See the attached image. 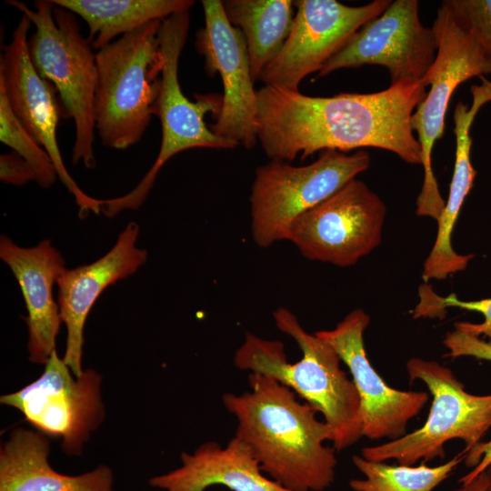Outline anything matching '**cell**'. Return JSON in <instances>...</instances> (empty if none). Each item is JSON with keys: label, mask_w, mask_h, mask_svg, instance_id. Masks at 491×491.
<instances>
[{"label": "cell", "mask_w": 491, "mask_h": 491, "mask_svg": "<svg viewBox=\"0 0 491 491\" xmlns=\"http://www.w3.org/2000/svg\"><path fill=\"white\" fill-rule=\"evenodd\" d=\"M189 11L162 20L159 31L162 68L153 115L162 129L160 149L150 169L129 193L101 201V212L113 217L124 210H135L146 199L161 168L175 155L192 148L234 149L236 146L215 135L205 123L206 113H219L218 95H195V102L183 93L178 80V64L186 42Z\"/></svg>", "instance_id": "6"}, {"label": "cell", "mask_w": 491, "mask_h": 491, "mask_svg": "<svg viewBox=\"0 0 491 491\" xmlns=\"http://www.w3.org/2000/svg\"><path fill=\"white\" fill-rule=\"evenodd\" d=\"M443 344L448 350L445 356L451 358L471 356L491 362V341L487 342L455 328L446 333Z\"/></svg>", "instance_id": "28"}, {"label": "cell", "mask_w": 491, "mask_h": 491, "mask_svg": "<svg viewBox=\"0 0 491 491\" xmlns=\"http://www.w3.org/2000/svg\"><path fill=\"white\" fill-rule=\"evenodd\" d=\"M161 23L142 25L95 54L94 115L104 146L125 150L135 145L152 120L162 68Z\"/></svg>", "instance_id": "5"}, {"label": "cell", "mask_w": 491, "mask_h": 491, "mask_svg": "<svg viewBox=\"0 0 491 491\" xmlns=\"http://www.w3.org/2000/svg\"><path fill=\"white\" fill-rule=\"evenodd\" d=\"M50 443L38 430L13 429L0 449V491H114L112 470L101 465L78 476L52 468Z\"/></svg>", "instance_id": "21"}, {"label": "cell", "mask_w": 491, "mask_h": 491, "mask_svg": "<svg viewBox=\"0 0 491 491\" xmlns=\"http://www.w3.org/2000/svg\"><path fill=\"white\" fill-rule=\"evenodd\" d=\"M437 39L436 59L421 82L430 85L414 111L410 124L421 146L424 181L416 198V213L437 220L445 207L432 168V150L444 135L445 119L452 95L459 85L491 74V60L476 38L462 28L443 3L432 25Z\"/></svg>", "instance_id": "9"}, {"label": "cell", "mask_w": 491, "mask_h": 491, "mask_svg": "<svg viewBox=\"0 0 491 491\" xmlns=\"http://www.w3.org/2000/svg\"><path fill=\"white\" fill-rule=\"evenodd\" d=\"M249 389L225 393V408L235 418V436L262 471L290 491H324L336 479L337 459L332 432L317 410L298 400L274 378L248 374Z\"/></svg>", "instance_id": "2"}, {"label": "cell", "mask_w": 491, "mask_h": 491, "mask_svg": "<svg viewBox=\"0 0 491 491\" xmlns=\"http://www.w3.org/2000/svg\"><path fill=\"white\" fill-rule=\"evenodd\" d=\"M370 316L361 308L349 312L333 329L316 335L337 352L348 367L361 405L363 436L389 441L406 434L409 421L428 400L422 391H402L389 386L367 358L364 333Z\"/></svg>", "instance_id": "16"}, {"label": "cell", "mask_w": 491, "mask_h": 491, "mask_svg": "<svg viewBox=\"0 0 491 491\" xmlns=\"http://www.w3.org/2000/svg\"><path fill=\"white\" fill-rule=\"evenodd\" d=\"M180 457V466L150 478L149 484L164 491H205L213 486L232 491H290L268 477L249 447L235 436L225 446L205 442Z\"/></svg>", "instance_id": "20"}, {"label": "cell", "mask_w": 491, "mask_h": 491, "mask_svg": "<svg viewBox=\"0 0 491 491\" xmlns=\"http://www.w3.org/2000/svg\"><path fill=\"white\" fill-rule=\"evenodd\" d=\"M87 25L88 40L100 50L117 36L156 20L189 11L193 0H52Z\"/></svg>", "instance_id": "22"}, {"label": "cell", "mask_w": 491, "mask_h": 491, "mask_svg": "<svg viewBox=\"0 0 491 491\" xmlns=\"http://www.w3.org/2000/svg\"><path fill=\"white\" fill-rule=\"evenodd\" d=\"M437 39L433 27L419 18L417 0L392 1L378 16L364 25L347 45L318 72L326 76L336 70L366 65L385 66L391 84L420 81L433 65Z\"/></svg>", "instance_id": "13"}, {"label": "cell", "mask_w": 491, "mask_h": 491, "mask_svg": "<svg viewBox=\"0 0 491 491\" xmlns=\"http://www.w3.org/2000/svg\"><path fill=\"white\" fill-rule=\"evenodd\" d=\"M32 25L22 15L10 43L0 55V85L9 105L30 135L50 155L58 178L75 197L82 217L89 212H101V200L86 195L67 171L59 150L56 129L62 118V106L54 85L34 67L28 51V33Z\"/></svg>", "instance_id": "15"}, {"label": "cell", "mask_w": 491, "mask_h": 491, "mask_svg": "<svg viewBox=\"0 0 491 491\" xmlns=\"http://www.w3.org/2000/svg\"><path fill=\"white\" fill-rule=\"evenodd\" d=\"M406 368L410 381H422L432 396L426 422L400 438L362 448L361 456L414 466L444 458L445 445L450 440H462L465 453L482 442L491 428V394L468 393L451 369L436 361L413 357Z\"/></svg>", "instance_id": "7"}, {"label": "cell", "mask_w": 491, "mask_h": 491, "mask_svg": "<svg viewBox=\"0 0 491 491\" xmlns=\"http://www.w3.org/2000/svg\"><path fill=\"white\" fill-rule=\"evenodd\" d=\"M370 162L369 153L363 149L352 155L326 150L306 165L270 160L257 167L249 197L255 243L268 247L288 240L300 215L356 178Z\"/></svg>", "instance_id": "8"}, {"label": "cell", "mask_w": 491, "mask_h": 491, "mask_svg": "<svg viewBox=\"0 0 491 491\" xmlns=\"http://www.w3.org/2000/svg\"><path fill=\"white\" fill-rule=\"evenodd\" d=\"M229 23L243 34L254 82L281 51L293 25L294 1H222Z\"/></svg>", "instance_id": "23"}, {"label": "cell", "mask_w": 491, "mask_h": 491, "mask_svg": "<svg viewBox=\"0 0 491 491\" xmlns=\"http://www.w3.org/2000/svg\"><path fill=\"white\" fill-rule=\"evenodd\" d=\"M0 257L16 278L25 303L29 361L45 365L55 350L62 323L53 287L65 269V260L49 239L22 247L5 235L0 238Z\"/></svg>", "instance_id": "18"}, {"label": "cell", "mask_w": 491, "mask_h": 491, "mask_svg": "<svg viewBox=\"0 0 491 491\" xmlns=\"http://www.w3.org/2000/svg\"><path fill=\"white\" fill-rule=\"evenodd\" d=\"M465 456L462 451L441 465L428 466L424 463L390 465L355 455L353 465L364 477L353 478L348 484L353 491H433L453 474Z\"/></svg>", "instance_id": "24"}, {"label": "cell", "mask_w": 491, "mask_h": 491, "mask_svg": "<svg viewBox=\"0 0 491 491\" xmlns=\"http://www.w3.org/2000/svg\"><path fill=\"white\" fill-rule=\"evenodd\" d=\"M5 3L28 17L35 28L28 37L29 56L36 72L55 87L62 118L74 121L73 164L82 162L94 168L97 68L90 41L82 35L75 15L52 0H37L33 9L16 0Z\"/></svg>", "instance_id": "4"}, {"label": "cell", "mask_w": 491, "mask_h": 491, "mask_svg": "<svg viewBox=\"0 0 491 491\" xmlns=\"http://www.w3.org/2000/svg\"><path fill=\"white\" fill-rule=\"evenodd\" d=\"M465 464L471 470L459 480V484H466L485 472L491 465V439L481 442L466 453Z\"/></svg>", "instance_id": "30"}, {"label": "cell", "mask_w": 491, "mask_h": 491, "mask_svg": "<svg viewBox=\"0 0 491 491\" xmlns=\"http://www.w3.org/2000/svg\"><path fill=\"white\" fill-rule=\"evenodd\" d=\"M205 25L196 33L195 47L211 76L220 75L224 95L210 130L234 145L251 149L257 142V90L250 69L246 39L227 20L222 1L202 0Z\"/></svg>", "instance_id": "14"}, {"label": "cell", "mask_w": 491, "mask_h": 491, "mask_svg": "<svg viewBox=\"0 0 491 491\" xmlns=\"http://www.w3.org/2000/svg\"><path fill=\"white\" fill-rule=\"evenodd\" d=\"M138 235V224L130 222L105 256L89 265L65 268L57 280L60 317L66 327L63 360L75 376L84 372V329L94 304L107 286L135 274L146 261V250L136 246Z\"/></svg>", "instance_id": "17"}, {"label": "cell", "mask_w": 491, "mask_h": 491, "mask_svg": "<svg viewBox=\"0 0 491 491\" xmlns=\"http://www.w3.org/2000/svg\"><path fill=\"white\" fill-rule=\"evenodd\" d=\"M391 0L349 6L336 0L294 1L296 12L290 33L259 80L265 85L298 90L309 74L323 65L367 22L381 15Z\"/></svg>", "instance_id": "12"}, {"label": "cell", "mask_w": 491, "mask_h": 491, "mask_svg": "<svg viewBox=\"0 0 491 491\" xmlns=\"http://www.w3.org/2000/svg\"><path fill=\"white\" fill-rule=\"evenodd\" d=\"M426 88L421 80H406L379 92L322 97L264 85L257 90V140L271 160L374 147L422 165L410 120Z\"/></svg>", "instance_id": "1"}, {"label": "cell", "mask_w": 491, "mask_h": 491, "mask_svg": "<svg viewBox=\"0 0 491 491\" xmlns=\"http://www.w3.org/2000/svg\"><path fill=\"white\" fill-rule=\"evenodd\" d=\"M276 327L298 345L302 357L290 362L279 340L246 333L236 349L234 365L242 371L268 376L291 389L321 414L332 432V445L341 452L363 436L360 398L356 387L341 368L331 345L308 333L289 309L273 312Z\"/></svg>", "instance_id": "3"}, {"label": "cell", "mask_w": 491, "mask_h": 491, "mask_svg": "<svg viewBox=\"0 0 491 491\" xmlns=\"http://www.w3.org/2000/svg\"><path fill=\"white\" fill-rule=\"evenodd\" d=\"M0 140L28 163L35 174V182L41 187L49 188L53 185L58 175L50 155L15 115L2 85H0Z\"/></svg>", "instance_id": "25"}, {"label": "cell", "mask_w": 491, "mask_h": 491, "mask_svg": "<svg viewBox=\"0 0 491 491\" xmlns=\"http://www.w3.org/2000/svg\"><path fill=\"white\" fill-rule=\"evenodd\" d=\"M42 375L22 389L0 397L3 405L19 410L34 427L61 438L62 450L77 456L105 418L101 376L94 369L75 376L56 349Z\"/></svg>", "instance_id": "11"}, {"label": "cell", "mask_w": 491, "mask_h": 491, "mask_svg": "<svg viewBox=\"0 0 491 491\" xmlns=\"http://www.w3.org/2000/svg\"><path fill=\"white\" fill-rule=\"evenodd\" d=\"M1 181L21 186L30 181H36V176L28 163L15 152L0 155Z\"/></svg>", "instance_id": "29"}, {"label": "cell", "mask_w": 491, "mask_h": 491, "mask_svg": "<svg viewBox=\"0 0 491 491\" xmlns=\"http://www.w3.org/2000/svg\"><path fill=\"white\" fill-rule=\"evenodd\" d=\"M481 85L470 87V106L458 102L454 110V134L456 135V156L454 172L445 207L436 220L437 234L434 246L426 258L422 270L425 283L444 280L448 276L464 271L474 255H460L452 246V233L462 205L473 187L476 175L471 158L472 138L470 128L480 108L491 102V81L480 76Z\"/></svg>", "instance_id": "19"}, {"label": "cell", "mask_w": 491, "mask_h": 491, "mask_svg": "<svg viewBox=\"0 0 491 491\" xmlns=\"http://www.w3.org/2000/svg\"><path fill=\"white\" fill-rule=\"evenodd\" d=\"M386 215L383 200L355 178L300 215L288 241L309 260L352 266L380 245Z\"/></svg>", "instance_id": "10"}, {"label": "cell", "mask_w": 491, "mask_h": 491, "mask_svg": "<svg viewBox=\"0 0 491 491\" xmlns=\"http://www.w3.org/2000/svg\"><path fill=\"white\" fill-rule=\"evenodd\" d=\"M488 477V483L486 491H491V465L486 470Z\"/></svg>", "instance_id": "32"}, {"label": "cell", "mask_w": 491, "mask_h": 491, "mask_svg": "<svg viewBox=\"0 0 491 491\" xmlns=\"http://www.w3.org/2000/svg\"><path fill=\"white\" fill-rule=\"evenodd\" d=\"M442 3L491 60V0H445Z\"/></svg>", "instance_id": "27"}, {"label": "cell", "mask_w": 491, "mask_h": 491, "mask_svg": "<svg viewBox=\"0 0 491 491\" xmlns=\"http://www.w3.org/2000/svg\"><path fill=\"white\" fill-rule=\"evenodd\" d=\"M488 483L486 471L481 473L472 481L461 484V486L452 491H486Z\"/></svg>", "instance_id": "31"}, {"label": "cell", "mask_w": 491, "mask_h": 491, "mask_svg": "<svg viewBox=\"0 0 491 491\" xmlns=\"http://www.w3.org/2000/svg\"><path fill=\"white\" fill-rule=\"evenodd\" d=\"M419 303L413 311V318H444L448 307H458L482 314L481 323L456 322L455 328L475 336H484L491 339V298L464 301L451 294L442 297L436 294L430 286L419 288Z\"/></svg>", "instance_id": "26"}]
</instances>
